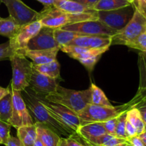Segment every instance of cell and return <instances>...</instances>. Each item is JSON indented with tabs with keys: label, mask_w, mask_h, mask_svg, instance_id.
<instances>
[{
	"label": "cell",
	"mask_w": 146,
	"mask_h": 146,
	"mask_svg": "<svg viewBox=\"0 0 146 146\" xmlns=\"http://www.w3.org/2000/svg\"><path fill=\"white\" fill-rule=\"evenodd\" d=\"M21 94L34 123H42L59 135L66 136V137L74 133L50 115L48 110L39 101L35 93L29 87L21 91Z\"/></svg>",
	"instance_id": "cell-1"
},
{
	"label": "cell",
	"mask_w": 146,
	"mask_h": 146,
	"mask_svg": "<svg viewBox=\"0 0 146 146\" xmlns=\"http://www.w3.org/2000/svg\"><path fill=\"white\" fill-rule=\"evenodd\" d=\"M98 19L97 11L89 13L73 14L59 9L54 5L44 7L43 10L38 12L37 20L41 22L42 27L52 29H58L66 24Z\"/></svg>",
	"instance_id": "cell-2"
},
{
	"label": "cell",
	"mask_w": 146,
	"mask_h": 146,
	"mask_svg": "<svg viewBox=\"0 0 146 146\" xmlns=\"http://www.w3.org/2000/svg\"><path fill=\"white\" fill-rule=\"evenodd\" d=\"M44 97L48 101L63 104L78 114L87 104L91 103V90L89 87L87 90L77 91L58 85L54 92Z\"/></svg>",
	"instance_id": "cell-3"
},
{
	"label": "cell",
	"mask_w": 146,
	"mask_h": 146,
	"mask_svg": "<svg viewBox=\"0 0 146 146\" xmlns=\"http://www.w3.org/2000/svg\"><path fill=\"white\" fill-rule=\"evenodd\" d=\"M12 67L11 89L21 92L29 87L33 73V63L21 53L16 52L10 58Z\"/></svg>",
	"instance_id": "cell-4"
},
{
	"label": "cell",
	"mask_w": 146,
	"mask_h": 146,
	"mask_svg": "<svg viewBox=\"0 0 146 146\" xmlns=\"http://www.w3.org/2000/svg\"><path fill=\"white\" fill-rule=\"evenodd\" d=\"M131 107L130 102L120 107H106L89 103L78 113V116L81 125L89 123H104L117 117L123 111L129 110Z\"/></svg>",
	"instance_id": "cell-5"
},
{
	"label": "cell",
	"mask_w": 146,
	"mask_h": 146,
	"mask_svg": "<svg viewBox=\"0 0 146 146\" xmlns=\"http://www.w3.org/2000/svg\"><path fill=\"white\" fill-rule=\"evenodd\" d=\"M145 31L146 17L135 8V12L131 21L125 27L111 37V45L120 44L127 46L128 43Z\"/></svg>",
	"instance_id": "cell-6"
},
{
	"label": "cell",
	"mask_w": 146,
	"mask_h": 146,
	"mask_svg": "<svg viewBox=\"0 0 146 146\" xmlns=\"http://www.w3.org/2000/svg\"><path fill=\"white\" fill-rule=\"evenodd\" d=\"M36 95L53 117L73 133L76 132L81 125L78 114L63 104L48 101L44 96Z\"/></svg>",
	"instance_id": "cell-7"
},
{
	"label": "cell",
	"mask_w": 146,
	"mask_h": 146,
	"mask_svg": "<svg viewBox=\"0 0 146 146\" xmlns=\"http://www.w3.org/2000/svg\"><path fill=\"white\" fill-rule=\"evenodd\" d=\"M135 12V7L131 4L127 7L110 11H98V20L115 31H120L131 21Z\"/></svg>",
	"instance_id": "cell-8"
},
{
	"label": "cell",
	"mask_w": 146,
	"mask_h": 146,
	"mask_svg": "<svg viewBox=\"0 0 146 146\" xmlns=\"http://www.w3.org/2000/svg\"><path fill=\"white\" fill-rule=\"evenodd\" d=\"M12 94V113L9 123L16 129L22 126L31 125L34 122L27 109L21 92L13 90L11 87Z\"/></svg>",
	"instance_id": "cell-9"
},
{
	"label": "cell",
	"mask_w": 146,
	"mask_h": 146,
	"mask_svg": "<svg viewBox=\"0 0 146 146\" xmlns=\"http://www.w3.org/2000/svg\"><path fill=\"white\" fill-rule=\"evenodd\" d=\"M61 29L75 31L84 35L113 36L117 31L113 30L103 24L99 20H88L74 24H66L61 27Z\"/></svg>",
	"instance_id": "cell-10"
},
{
	"label": "cell",
	"mask_w": 146,
	"mask_h": 146,
	"mask_svg": "<svg viewBox=\"0 0 146 146\" xmlns=\"http://www.w3.org/2000/svg\"><path fill=\"white\" fill-rule=\"evenodd\" d=\"M7 7L9 16L19 26L36 21L38 12L26 5L21 0H1Z\"/></svg>",
	"instance_id": "cell-11"
},
{
	"label": "cell",
	"mask_w": 146,
	"mask_h": 146,
	"mask_svg": "<svg viewBox=\"0 0 146 146\" xmlns=\"http://www.w3.org/2000/svg\"><path fill=\"white\" fill-rule=\"evenodd\" d=\"M41 28L42 24L38 20L21 26L15 35L9 40L10 45L16 52L23 54L29 42L38 34Z\"/></svg>",
	"instance_id": "cell-12"
},
{
	"label": "cell",
	"mask_w": 146,
	"mask_h": 146,
	"mask_svg": "<svg viewBox=\"0 0 146 146\" xmlns=\"http://www.w3.org/2000/svg\"><path fill=\"white\" fill-rule=\"evenodd\" d=\"M59 79H54L36 71L33 67V73L29 87L37 95L47 96L56 90L59 85Z\"/></svg>",
	"instance_id": "cell-13"
},
{
	"label": "cell",
	"mask_w": 146,
	"mask_h": 146,
	"mask_svg": "<svg viewBox=\"0 0 146 146\" xmlns=\"http://www.w3.org/2000/svg\"><path fill=\"white\" fill-rule=\"evenodd\" d=\"M54 29H55L42 27L38 34H36L29 42L24 51L25 50H54V49L60 50V46L58 45L54 37Z\"/></svg>",
	"instance_id": "cell-14"
},
{
	"label": "cell",
	"mask_w": 146,
	"mask_h": 146,
	"mask_svg": "<svg viewBox=\"0 0 146 146\" xmlns=\"http://www.w3.org/2000/svg\"><path fill=\"white\" fill-rule=\"evenodd\" d=\"M67 45L77 46L86 48H104L111 45V36L86 35L77 37L68 43Z\"/></svg>",
	"instance_id": "cell-15"
},
{
	"label": "cell",
	"mask_w": 146,
	"mask_h": 146,
	"mask_svg": "<svg viewBox=\"0 0 146 146\" xmlns=\"http://www.w3.org/2000/svg\"><path fill=\"white\" fill-rule=\"evenodd\" d=\"M76 133L91 145L96 139L107 133L103 123H89L80 125Z\"/></svg>",
	"instance_id": "cell-16"
},
{
	"label": "cell",
	"mask_w": 146,
	"mask_h": 146,
	"mask_svg": "<svg viewBox=\"0 0 146 146\" xmlns=\"http://www.w3.org/2000/svg\"><path fill=\"white\" fill-rule=\"evenodd\" d=\"M59 49L46 50H25L23 54L32 61L34 65L46 64L56 60Z\"/></svg>",
	"instance_id": "cell-17"
},
{
	"label": "cell",
	"mask_w": 146,
	"mask_h": 146,
	"mask_svg": "<svg viewBox=\"0 0 146 146\" xmlns=\"http://www.w3.org/2000/svg\"><path fill=\"white\" fill-rule=\"evenodd\" d=\"M37 138L44 146H58L61 137L51 129L40 123H35Z\"/></svg>",
	"instance_id": "cell-18"
},
{
	"label": "cell",
	"mask_w": 146,
	"mask_h": 146,
	"mask_svg": "<svg viewBox=\"0 0 146 146\" xmlns=\"http://www.w3.org/2000/svg\"><path fill=\"white\" fill-rule=\"evenodd\" d=\"M54 6L59 9L73 14L89 13L95 11V10L91 9L83 4L71 0H54Z\"/></svg>",
	"instance_id": "cell-19"
},
{
	"label": "cell",
	"mask_w": 146,
	"mask_h": 146,
	"mask_svg": "<svg viewBox=\"0 0 146 146\" xmlns=\"http://www.w3.org/2000/svg\"><path fill=\"white\" fill-rule=\"evenodd\" d=\"M17 130V137L23 146H34L37 139L35 123L31 125L22 126Z\"/></svg>",
	"instance_id": "cell-20"
},
{
	"label": "cell",
	"mask_w": 146,
	"mask_h": 146,
	"mask_svg": "<svg viewBox=\"0 0 146 146\" xmlns=\"http://www.w3.org/2000/svg\"><path fill=\"white\" fill-rule=\"evenodd\" d=\"M140 70V86L136 95L134 97L135 100H146V57L142 52L139 54Z\"/></svg>",
	"instance_id": "cell-21"
},
{
	"label": "cell",
	"mask_w": 146,
	"mask_h": 146,
	"mask_svg": "<svg viewBox=\"0 0 146 146\" xmlns=\"http://www.w3.org/2000/svg\"><path fill=\"white\" fill-rule=\"evenodd\" d=\"M20 27L11 17L2 18L0 17V35L11 39L19 29Z\"/></svg>",
	"instance_id": "cell-22"
},
{
	"label": "cell",
	"mask_w": 146,
	"mask_h": 146,
	"mask_svg": "<svg viewBox=\"0 0 146 146\" xmlns=\"http://www.w3.org/2000/svg\"><path fill=\"white\" fill-rule=\"evenodd\" d=\"M127 0H99L94 5L92 9L95 11H110L118 9L131 5Z\"/></svg>",
	"instance_id": "cell-23"
},
{
	"label": "cell",
	"mask_w": 146,
	"mask_h": 146,
	"mask_svg": "<svg viewBox=\"0 0 146 146\" xmlns=\"http://www.w3.org/2000/svg\"><path fill=\"white\" fill-rule=\"evenodd\" d=\"M33 67L35 69L36 71L48 76L50 77H52L54 79L60 78V64L56 60L51 62L46 63V64H38V65H34Z\"/></svg>",
	"instance_id": "cell-24"
},
{
	"label": "cell",
	"mask_w": 146,
	"mask_h": 146,
	"mask_svg": "<svg viewBox=\"0 0 146 146\" xmlns=\"http://www.w3.org/2000/svg\"><path fill=\"white\" fill-rule=\"evenodd\" d=\"M127 120L134 126L137 135H140L145 131V124L138 108L133 107L127 111Z\"/></svg>",
	"instance_id": "cell-25"
},
{
	"label": "cell",
	"mask_w": 146,
	"mask_h": 146,
	"mask_svg": "<svg viewBox=\"0 0 146 146\" xmlns=\"http://www.w3.org/2000/svg\"><path fill=\"white\" fill-rule=\"evenodd\" d=\"M54 34L56 41L60 46V48L63 46L67 45L68 43L71 42V41L74 40L77 37L86 36L82 34H80V33L75 32V31H70L61 29V28L55 29Z\"/></svg>",
	"instance_id": "cell-26"
},
{
	"label": "cell",
	"mask_w": 146,
	"mask_h": 146,
	"mask_svg": "<svg viewBox=\"0 0 146 146\" xmlns=\"http://www.w3.org/2000/svg\"><path fill=\"white\" fill-rule=\"evenodd\" d=\"M128 143L125 139L120 138L113 135L104 134L96 139L92 143L93 146H120Z\"/></svg>",
	"instance_id": "cell-27"
},
{
	"label": "cell",
	"mask_w": 146,
	"mask_h": 146,
	"mask_svg": "<svg viewBox=\"0 0 146 146\" xmlns=\"http://www.w3.org/2000/svg\"><path fill=\"white\" fill-rule=\"evenodd\" d=\"M12 113V94H9L0 100V120L8 123Z\"/></svg>",
	"instance_id": "cell-28"
},
{
	"label": "cell",
	"mask_w": 146,
	"mask_h": 146,
	"mask_svg": "<svg viewBox=\"0 0 146 146\" xmlns=\"http://www.w3.org/2000/svg\"><path fill=\"white\" fill-rule=\"evenodd\" d=\"M91 104L96 105L106 106V107H113L112 104L110 102L109 100L107 98L103 90L96 84H91Z\"/></svg>",
	"instance_id": "cell-29"
},
{
	"label": "cell",
	"mask_w": 146,
	"mask_h": 146,
	"mask_svg": "<svg viewBox=\"0 0 146 146\" xmlns=\"http://www.w3.org/2000/svg\"><path fill=\"white\" fill-rule=\"evenodd\" d=\"M128 110L123 111L118 116V122H117L116 128H115V135L116 137L125 139V140H127V138H128L126 131H125V124H126L127 111Z\"/></svg>",
	"instance_id": "cell-30"
},
{
	"label": "cell",
	"mask_w": 146,
	"mask_h": 146,
	"mask_svg": "<svg viewBox=\"0 0 146 146\" xmlns=\"http://www.w3.org/2000/svg\"><path fill=\"white\" fill-rule=\"evenodd\" d=\"M127 47L130 48L140 50L143 54L146 56V31L140 34L137 38L133 40L127 44Z\"/></svg>",
	"instance_id": "cell-31"
},
{
	"label": "cell",
	"mask_w": 146,
	"mask_h": 146,
	"mask_svg": "<svg viewBox=\"0 0 146 146\" xmlns=\"http://www.w3.org/2000/svg\"><path fill=\"white\" fill-rule=\"evenodd\" d=\"M66 139L68 146H93L76 133H73Z\"/></svg>",
	"instance_id": "cell-32"
},
{
	"label": "cell",
	"mask_w": 146,
	"mask_h": 146,
	"mask_svg": "<svg viewBox=\"0 0 146 146\" xmlns=\"http://www.w3.org/2000/svg\"><path fill=\"white\" fill-rule=\"evenodd\" d=\"M16 52L15 50L11 47L9 42L0 44V61L1 60H10L11 57Z\"/></svg>",
	"instance_id": "cell-33"
},
{
	"label": "cell",
	"mask_w": 146,
	"mask_h": 146,
	"mask_svg": "<svg viewBox=\"0 0 146 146\" xmlns=\"http://www.w3.org/2000/svg\"><path fill=\"white\" fill-rule=\"evenodd\" d=\"M11 125L6 122L0 120V143L2 145H5L8 140L10 135Z\"/></svg>",
	"instance_id": "cell-34"
},
{
	"label": "cell",
	"mask_w": 146,
	"mask_h": 146,
	"mask_svg": "<svg viewBox=\"0 0 146 146\" xmlns=\"http://www.w3.org/2000/svg\"><path fill=\"white\" fill-rule=\"evenodd\" d=\"M131 104H132L133 107H135L138 108L139 112L141 113L142 118L143 120L144 123H145L146 125V100H135L133 99L131 101Z\"/></svg>",
	"instance_id": "cell-35"
},
{
	"label": "cell",
	"mask_w": 146,
	"mask_h": 146,
	"mask_svg": "<svg viewBox=\"0 0 146 146\" xmlns=\"http://www.w3.org/2000/svg\"><path fill=\"white\" fill-rule=\"evenodd\" d=\"M117 122H118V116L115 117H113V118L109 119V120H106V121L103 123L104 128H105L107 133L115 135Z\"/></svg>",
	"instance_id": "cell-36"
},
{
	"label": "cell",
	"mask_w": 146,
	"mask_h": 146,
	"mask_svg": "<svg viewBox=\"0 0 146 146\" xmlns=\"http://www.w3.org/2000/svg\"><path fill=\"white\" fill-rule=\"evenodd\" d=\"M133 4L136 9L146 17V0H135Z\"/></svg>",
	"instance_id": "cell-37"
},
{
	"label": "cell",
	"mask_w": 146,
	"mask_h": 146,
	"mask_svg": "<svg viewBox=\"0 0 146 146\" xmlns=\"http://www.w3.org/2000/svg\"><path fill=\"white\" fill-rule=\"evenodd\" d=\"M127 141L131 146H144L139 135H135L131 137H128Z\"/></svg>",
	"instance_id": "cell-38"
},
{
	"label": "cell",
	"mask_w": 146,
	"mask_h": 146,
	"mask_svg": "<svg viewBox=\"0 0 146 146\" xmlns=\"http://www.w3.org/2000/svg\"><path fill=\"white\" fill-rule=\"evenodd\" d=\"M125 131H126V134L128 137H133V136L137 135L136 130L134 127V126L128 121V120H126V124H125Z\"/></svg>",
	"instance_id": "cell-39"
},
{
	"label": "cell",
	"mask_w": 146,
	"mask_h": 146,
	"mask_svg": "<svg viewBox=\"0 0 146 146\" xmlns=\"http://www.w3.org/2000/svg\"><path fill=\"white\" fill-rule=\"evenodd\" d=\"M71 1H76V2L79 3V4H83V5L86 6V7H88V8L92 9V8L94 7V5H95L99 0H71Z\"/></svg>",
	"instance_id": "cell-40"
},
{
	"label": "cell",
	"mask_w": 146,
	"mask_h": 146,
	"mask_svg": "<svg viewBox=\"0 0 146 146\" xmlns=\"http://www.w3.org/2000/svg\"><path fill=\"white\" fill-rule=\"evenodd\" d=\"M6 146H23L20 140H19L18 137H13V136L10 135L9 137L8 140H7V143L5 144Z\"/></svg>",
	"instance_id": "cell-41"
},
{
	"label": "cell",
	"mask_w": 146,
	"mask_h": 146,
	"mask_svg": "<svg viewBox=\"0 0 146 146\" xmlns=\"http://www.w3.org/2000/svg\"><path fill=\"white\" fill-rule=\"evenodd\" d=\"M10 92H11V86H10V84L8 87H6V88L0 86V100H1L4 96L9 94Z\"/></svg>",
	"instance_id": "cell-42"
},
{
	"label": "cell",
	"mask_w": 146,
	"mask_h": 146,
	"mask_svg": "<svg viewBox=\"0 0 146 146\" xmlns=\"http://www.w3.org/2000/svg\"><path fill=\"white\" fill-rule=\"evenodd\" d=\"M38 1L41 2L44 7H49V6L54 5V0H37Z\"/></svg>",
	"instance_id": "cell-43"
},
{
	"label": "cell",
	"mask_w": 146,
	"mask_h": 146,
	"mask_svg": "<svg viewBox=\"0 0 146 146\" xmlns=\"http://www.w3.org/2000/svg\"><path fill=\"white\" fill-rule=\"evenodd\" d=\"M139 137H141V140H142L144 146H146V125H145V131H144L143 133H141V134L139 135Z\"/></svg>",
	"instance_id": "cell-44"
},
{
	"label": "cell",
	"mask_w": 146,
	"mask_h": 146,
	"mask_svg": "<svg viewBox=\"0 0 146 146\" xmlns=\"http://www.w3.org/2000/svg\"><path fill=\"white\" fill-rule=\"evenodd\" d=\"M58 146H68V144H67V142H66V137H61V140H60V143L58 144Z\"/></svg>",
	"instance_id": "cell-45"
},
{
	"label": "cell",
	"mask_w": 146,
	"mask_h": 146,
	"mask_svg": "<svg viewBox=\"0 0 146 146\" xmlns=\"http://www.w3.org/2000/svg\"><path fill=\"white\" fill-rule=\"evenodd\" d=\"M34 146H44V145H43V143H41V141H40L39 140H38V138L36 139V140L35 143H34Z\"/></svg>",
	"instance_id": "cell-46"
},
{
	"label": "cell",
	"mask_w": 146,
	"mask_h": 146,
	"mask_svg": "<svg viewBox=\"0 0 146 146\" xmlns=\"http://www.w3.org/2000/svg\"><path fill=\"white\" fill-rule=\"evenodd\" d=\"M120 146H131V145L129 144V143H125V144H123V145H120Z\"/></svg>",
	"instance_id": "cell-47"
},
{
	"label": "cell",
	"mask_w": 146,
	"mask_h": 146,
	"mask_svg": "<svg viewBox=\"0 0 146 146\" xmlns=\"http://www.w3.org/2000/svg\"><path fill=\"white\" fill-rule=\"evenodd\" d=\"M127 1H128V2L131 3V4H133V2L135 1V0H127Z\"/></svg>",
	"instance_id": "cell-48"
},
{
	"label": "cell",
	"mask_w": 146,
	"mask_h": 146,
	"mask_svg": "<svg viewBox=\"0 0 146 146\" xmlns=\"http://www.w3.org/2000/svg\"><path fill=\"white\" fill-rule=\"evenodd\" d=\"M1 0H0V4H1Z\"/></svg>",
	"instance_id": "cell-49"
},
{
	"label": "cell",
	"mask_w": 146,
	"mask_h": 146,
	"mask_svg": "<svg viewBox=\"0 0 146 146\" xmlns=\"http://www.w3.org/2000/svg\"><path fill=\"white\" fill-rule=\"evenodd\" d=\"M144 55H145V54H144ZM145 57H146V56H145Z\"/></svg>",
	"instance_id": "cell-50"
},
{
	"label": "cell",
	"mask_w": 146,
	"mask_h": 146,
	"mask_svg": "<svg viewBox=\"0 0 146 146\" xmlns=\"http://www.w3.org/2000/svg\"><path fill=\"white\" fill-rule=\"evenodd\" d=\"M0 144H1V143H0Z\"/></svg>",
	"instance_id": "cell-51"
}]
</instances>
